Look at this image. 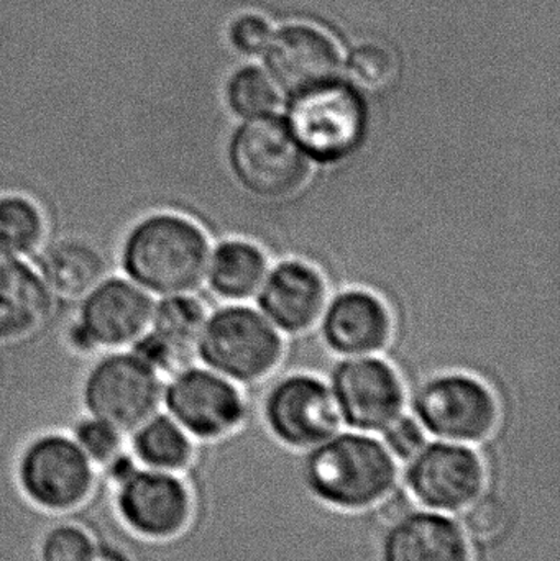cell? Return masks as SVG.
<instances>
[{
  "label": "cell",
  "mask_w": 560,
  "mask_h": 561,
  "mask_svg": "<svg viewBox=\"0 0 560 561\" xmlns=\"http://www.w3.org/2000/svg\"><path fill=\"white\" fill-rule=\"evenodd\" d=\"M111 506L128 536L151 546L183 542L201 516L199 494L190 474L141 467L111 488Z\"/></svg>",
  "instance_id": "4"
},
{
  "label": "cell",
  "mask_w": 560,
  "mask_h": 561,
  "mask_svg": "<svg viewBox=\"0 0 560 561\" xmlns=\"http://www.w3.org/2000/svg\"><path fill=\"white\" fill-rule=\"evenodd\" d=\"M128 451L138 467L187 474L196 465L199 444L170 414L160 411L128 434Z\"/></svg>",
  "instance_id": "20"
},
{
  "label": "cell",
  "mask_w": 560,
  "mask_h": 561,
  "mask_svg": "<svg viewBox=\"0 0 560 561\" xmlns=\"http://www.w3.org/2000/svg\"><path fill=\"white\" fill-rule=\"evenodd\" d=\"M163 409L197 444L222 440L247 421V404L239 388L213 369L194 366L168 379Z\"/></svg>",
  "instance_id": "11"
},
{
  "label": "cell",
  "mask_w": 560,
  "mask_h": 561,
  "mask_svg": "<svg viewBox=\"0 0 560 561\" xmlns=\"http://www.w3.org/2000/svg\"><path fill=\"white\" fill-rule=\"evenodd\" d=\"M209 237L173 209L145 214L125 232L118 268L153 297L193 294L206 280Z\"/></svg>",
  "instance_id": "1"
},
{
  "label": "cell",
  "mask_w": 560,
  "mask_h": 561,
  "mask_svg": "<svg viewBox=\"0 0 560 561\" xmlns=\"http://www.w3.org/2000/svg\"><path fill=\"white\" fill-rule=\"evenodd\" d=\"M263 316L283 332H306L325 309L324 278L318 270L298 260L278 263L266 273L259 293Z\"/></svg>",
  "instance_id": "16"
},
{
  "label": "cell",
  "mask_w": 560,
  "mask_h": 561,
  "mask_svg": "<svg viewBox=\"0 0 560 561\" xmlns=\"http://www.w3.org/2000/svg\"><path fill=\"white\" fill-rule=\"evenodd\" d=\"M68 432L99 473L128 450L125 432L84 412L69 424Z\"/></svg>",
  "instance_id": "25"
},
{
  "label": "cell",
  "mask_w": 560,
  "mask_h": 561,
  "mask_svg": "<svg viewBox=\"0 0 560 561\" xmlns=\"http://www.w3.org/2000/svg\"><path fill=\"white\" fill-rule=\"evenodd\" d=\"M322 335L339 355H374L390 340L391 316L374 294L361 289L345 290L324 309Z\"/></svg>",
  "instance_id": "18"
},
{
  "label": "cell",
  "mask_w": 560,
  "mask_h": 561,
  "mask_svg": "<svg viewBox=\"0 0 560 561\" xmlns=\"http://www.w3.org/2000/svg\"><path fill=\"white\" fill-rule=\"evenodd\" d=\"M352 78L368 89H384L397 75V62L387 49L367 45L358 48L348 62Z\"/></svg>",
  "instance_id": "27"
},
{
  "label": "cell",
  "mask_w": 560,
  "mask_h": 561,
  "mask_svg": "<svg viewBox=\"0 0 560 561\" xmlns=\"http://www.w3.org/2000/svg\"><path fill=\"white\" fill-rule=\"evenodd\" d=\"M155 297L125 275H111L76 306V323L98 353L128 350L151 329Z\"/></svg>",
  "instance_id": "13"
},
{
  "label": "cell",
  "mask_w": 560,
  "mask_h": 561,
  "mask_svg": "<svg viewBox=\"0 0 560 561\" xmlns=\"http://www.w3.org/2000/svg\"><path fill=\"white\" fill-rule=\"evenodd\" d=\"M268 272L265 253L243 240H226L210 252L206 279L217 296L250 299L259 293Z\"/></svg>",
  "instance_id": "21"
},
{
  "label": "cell",
  "mask_w": 560,
  "mask_h": 561,
  "mask_svg": "<svg viewBox=\"0 0 560 561\" xmlns=\"http://www.w3.org/2000/svg\"><path fill=\"white\" fill-rule=\"evenodd\" d=\"M48 217L28 194L0 191V253L32 262L48 240Z\"/></svg>",
  "instance_id": "22"
},
{
  "label": "cell",
  "mask_w": 560,
  "mask_h": 561,
  "mask_svg": "<svg viewBox=\"0 0 560 561\" xmlns=\"http://www.w3.org/2000/svg\"><path fill=\"white\" fill-rule=\"evenodd\" d=\"M413 415L437 440L482 445L500 422L499 402L479 379L444 375L424 382L413 398Z\"/></svg>",
  "instance_id": "10"
},
{
  "label": "cell",
  "mask_w": 560,
  "mask_h": 561,
  "mask_svg": "<svg viewBox=\"0 0 560 561\" xmlns=\"http://www.w3.org/2000/svg\"><path fill=\"white\" fill-rule=\"evenodd\" d=\"M285 122L309 161L335 164L364 144L367 107L354 89L332 81L296 94Z\"/></svg>",
  "instance_id": "7"
},
{
  "label": "cell",
  "mask_w": 560,
  "mask_h": 561,
  "mask_svg": "<svg viewBox=\"0 0 560 561\" xmlns=\"http://www.w3.org/2000/svg\"><path fill=\"white\" fill-rule=\"evenodd\" d=\"M227 153L236 180L265 199L296 193L309 176V158L286 122L272 114L247 118L233 131Z\"/></svg>",
  "instance_id": "6"
},
{
  "label": "cell",
  "mask_w": 560,
  "mask_h": 561,
  "mask_svg": "<svg viewBox=\"0 0 560 561\" xmlns=\"http://www.w3.org/2000/svg\"><path fill=\"white\" fill-rule=\"evenodd\" d=\"M268 62L278 84L296 95L335 81L341 58L324 33L292 26L270 43Z\"/></svg>",
  "instance_id": "19"
},
{
  "label": "cell",
  "mask_w": 560,
  "mask_h": 561,
  "mask_svg": "<svg viewBox=\"0 0 560 561\" xmlns=\"http://www.w3.org/2000/svg\"><path fill=\"white\" fill-rule=\"evenodd\" d=\"M306 486L328 506L364 511L400 484L401 465L381 440L365 432H338L302 451Z\"/></svg>",
  "instance_id": "2"
},
{
  "label": "cell",
  "mask_w": 560,
  "mask_h": 561,
  "mask_svg": "<svg viewBox=\"0 0 560 561\" xmlns=\"http://www.w3.org/2000/svg\"><path fill=\"white\" fill-rule=\"evenodd\" d=\"M56 304L33 262L0 253V345L35 335L52 319Z\"/></svg>",
  "instance_id": "17"
},
{
  "label": "cell",
  "mask_w": 560,
  "mask_h": 561,
  "mask_svg": "<svg viewBox=\"0 0 560 561\" xmlns=\"http://www.w3.org/2000/svg\"><path fill=\"white\" fill-rule=\"evenodd\" d=\"M13 483L20 497L43 516L71 517L94 501L101 474L68 428H42L16 450Z\"/></svg>",
  "instance_id": "3"
},
{
  "label": "cell",
  "mask_w": 560,
  "mask_h": 561,
  "mask_svg": "<svg viewBox=\"0 0 560 561\" xmlns=\"http://www.w3.org/2000/svg\"><path fill=\"white\" fill-rule=\"evenodd\" d=\"M400 481L416 506L459 516L485 490V461L476 445L436 438L401 465Z\"/></svg>",
  "instance_id": "9"
},
{
  "label": "cell",
  "mask_w": 560,
  "mask_h": 561,
  "mask_svg": "<svg viewBox=\"0 0 560 561\" xmlns=\"http://www.w3.org/2000/svg\"><path fill=\"white\" fill-rule=\"evenodd\" d=\"M164 385L130 350L101 353L82 378V412L128 435L163 409Z\"/></svg>",
  "instance_id": "5"
},
{
  "label": "cell",
  "mask_w": 560,
  "mask_h": 561,
  "mask_svg": "<svg viewBox=\"0 0 560 561\" xmlns=\"http://www.w3.org/2000/svg\"><path fill=\"white\" fill-rule=\"evenodd\" d=\"M206 319L203 302L193 294L160 297L155 304L150 330L170 346L181 368L184 369L191 366L197 356V343Z\"/></svg>",
  "instance_id": "23"
},
{
  "label": "cell",
  "mask_w": 560,
  "mask_h": 561,
  "mask_svg": "<svg viewBox=\"0 0 560 561\" xmlns=\"http://www.w3.org/2000/svg\"><path fill=\"white\" fill-rule=\"evenodd\" d=\"M272 39L268 23L260 16L247 15L233 23L232 42L240 51L249 55L266 51Z\"/></svg>",
  "instance_id": "29"
},
{
  "label": "cell",
  "mask_w": 560,
  "mask_h": 561,
  "mask_svg": "<svg viewBox=\"0 0 560 561\" xmlns=\"http://www.w3.org/2000/svg\"><path fill=\"white\" fill-rule=\"evenodd\" d=\"M104 540L81 520L58 517L36 543V561H91Z\"/></svg>",
  "instance_id": "24"
},
{
  "label": "cell",
  "mask_w": 560,
  "mask_h": 561,
  "mask_svg": "<svg viewBox=\"0 0 560 561\" xmlns=\"http://www.w3.org/2000/svg\"><path fill=\"white\" fill-rule=\"evenodd\" d=\"M262 417L270 435L296 451L318 447L344 424L332 389L308 375L289 376L273 386Z\"/></svg>",
  "instance_id": "12"
},
{
  "label": "cell",
  "mask_w": 560,
  "mask_h": 561,
  "mask_svg": "<svg viewBox=\"0 0 560 561\" xmlns=\"http://www.w3.org/2000/svg\"><path fill=\"white\" fill-rule=\"evenodd\" d=\"M332 394L342 422L377 434L403 414L404 389L393 366L374 356L345 359L332 375Z\"/></svg>",
  "instance_id": "14"
},
{
  "label": "cell",
  "mask_w": 560,
  "mask_h": 561,
  "mask_svg": "<svg viewBox=\"0 0 560 561\" xmlns=\"http://www.w3.org/2000/svg\"><path fill=\"white\" fill-rule=\"evenodd\" d=\"M381 444L390 451L391 457L403 465L414 455L423 450L427 444V432L414 415L401 414L380 432Z\"/></svg>",
  "instance_id": "28"
},
{
  "label": "cell",
  "mask_w": 560,
  "mask_h": 561,
  "mask_svg": "<svg viewBox=\"0 0 560 561\" xmlns=\"http://www.w3.org/2000/svg\"><path fill=\"white\" fill-rule=\"evenodd\" d=\"M227 101L233 114L242 118L263 117L279 104L275 82L260 69H243L233 76L227 89Z\"/></svg>",
  "instance_id": "26"
},
{
  "label": "cell",
  "mask_w": 560,
  "mask_h": 561,
  "mask_svg": "<svg viewBox=\"0 0 560 561\" xmlns=\"http://www.w3.org/2000/svg\"><path fill=\"white\" fill-rule=\"evenodd\" d=\"M91 561H135L132 559L130 553L125 552L122 547L114 546V543L102 542L101 549L95 553L94 559Z\"/></svg>",
  "instance_id": "30"
},
{
  "label": "cell",
  "mask_w": 560,
  "mask_h": 561,
  "mask_svg": "<svg viewBox=\"0 0 560 561\" xmlns=\"http://www.w3.org/2000/svg\"><path fill=\"white\" fill-rule=\"evenodd\" d=\"M380 561H472L459 517L413 507L385 529Z\"/></svg>",
  "instance_id": "15"
},
{
  "label": "cell",
  "mask_w": 560,
  "mask_h": 561,
  "mask_svg": "<svg viewBox=\"0 0 560 561\" xmlns=\"http://www.w3.org/2000/svg\"><path fill=\"white\" fill-rule=\"evenodd\" d=\"M197 356L224 378L253 382L266 378L279 365L283 340L259 310L224 306L207 316Z\"/></svg>",
  "instance_id": "8"
}]
</instances>
